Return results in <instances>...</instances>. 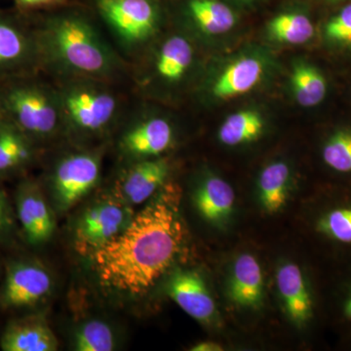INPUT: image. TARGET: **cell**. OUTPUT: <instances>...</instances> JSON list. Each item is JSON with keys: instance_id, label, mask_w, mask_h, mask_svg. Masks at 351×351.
Returning <instances> with one entry per match:
<instances>
[{"instance_id": "cell-1", "label": "cell", "mask_w": 351, "mask_h": 351, "mask_svg": "<svg viewBox=\"0 0 351 351\" xmlns=\"http://www.w3.org/2000/svg\"><path fill=\"white\" fill-rule=\"evenodd\" d=\"M173 189L161 193L114 239L90 254L105 287L130 295L145 294L181 253L186 232Z\"/></svg>"}, {"instance_id": "cell-2", "label": "cell", "mask_w": 351, "mask_h": 351, "mask_svg": "<svg viewBox=\"0 0 351 351\" xmlns=\"http://www.w3.org/2000/svg\"><path fill=\"white\" fill-rule=\"evenodd\" d=\"M36 27L43 75L84 77L115 83L130 64L87 14L69 6L29 15Z\"/></svg>"}, {"instance_id": "cell-3", "label": "cell", "mask_w": 351, "mask_h": 351, "mask_svg": "<svg viewBox=\"0 0 351 351\" xmlns=\"http://www.w3.org/2000/svg\"><path fill=\"white\" fill-rule=\"evenodd\" d=\"M43 75L17 76L0 82V106L4 119L36 144L64 131L56 87Z\"/></svg>"}, {"instance_id": "cell-4", "label": "cell", "mask_w": 351, "mask_h": 351, "mask_svg": "<svg viewBox=\"0 0 351 351\" xmlns=\"http://www.w3.org/2000/svg\"><path fill=\"white\" fill-rule=\"evenodd\" d=\"M61 107L64 132L101 135L121 117L122 97L115 83L84 77L53 78Z\"/></svg>"}, {"instance_id": "cell-5", "label": "cell", "mask_w": 351, "mask_h": 351, "mask_svg": "<svg viewBox=\"0 0 351 351\" xmlns=\"http://www.w3.org/2000/svg\"><path fill=\"white\" fill-rule=\"evenodd\" d=\"M97 11L122 56L144 49L159 31V10L154 0H96Z\"/></svg>"}, {"instance_id": "cell-6", "label": "cell", "mask_w": 351, "mask_h": 351, "mask_svg": "<svg viewBox=\"0 0 351 351\" xmlns=\"http://www.w3.org/2000/svg\"><path fill=\"white\" fill-rule=\"evenodd\" d=\"M36 73L43 66L31 16L0 8V82Z\"/></svg>"}, {"instance_id": "cell-7", "label": "cell", "mask_w": 351, "mask_h": 351, "mask_svg": "<svg viewBox=\"0 0 351 351\" xmlns=\"http://www.w3.org/2000/svg\"><path fill=\"white\" fill-rule=\"evenodd\" d=\"M195 58L191 39L182 34H171L159 43L147 64H138L134 73L138 89L145 91L154 82L177 86L191 73Z\"/></svg>"}, {"instance_id": "cell-8", "label": "cell", "mask_w": 351, "mask_h": 351, "mask_svg": "<svg viewBox=\"0 0 351 351\" xmlns=\"http://www.w3.org/2000/svg\"><path fill=\"white\" fill-rule=\"evenodd\" d=\"M101 177V157L92 152H77L62 157L51 182L61 210L73 206L96 186Z\"/></svg>"}, {"instance_id": "cell-9", "label": "cell", "mask_w": 351, "mask_h": 351, "mask_svg": "<svg viewBox=\"0 0 351 351\" xmlns=\"http://www.w3.org/2000/svg\"><path fill=\"white\" fill-rule=\"evenodd\" d=\"M133 217L130 206L121 201H104L89 208L75 230L77 248L83 253L92 252L114 239Z\"/></svg>"}, {"instance_id": "cell-10", "label": "cell", "mask_w": 351, "mask_h": 351, "mask_svg": "<svg viewBox=\"0 0 351 351\" xmlns=\"http://www.w3.org/2000/svg\"><path fill=\"white\" fill-rule=\"evenodd\" d=\"M174 143V128L165 117H137L131 120L119 141L120 151L136 161L161 157Z\"/></svg>"}, {"instance_id": "cell-11", "label": "cell", "mask_w": 351, "mask_h": 351, "mask_svg": "<svg viewBox=\"0 0 351 351\" xmlns=\"http://www.w3.org/2000/svg\"><path fill=\"white\" fill-rule=\"evenodd\" d=\"M166 293L182 311L205 325L216 320L217 306L203 277L195 270L179 269L171 274Z\"/></svg>"}, {"instance_id": "cell-12", "label": "cell", "mask_w": 351, "mask_h": 351, "mask_svg": "<svg viewBox=\"0 0 351 351\" xmlns=\"http://www.w3.org/2000/svg\"><path fill=\"white\" fill-rule=\"evenodd\" d=\"M169 174L170 164L162 157L135 161L115 184L117 199L129 206L142 204L163 188Z\"/></svg>"}, {"instance_id": "cell-13", "label": "cell", "mask_w": 351, "mask_h": 351, "mask_svg": "<svg viewBox=\"0 0 351 351\" xmlns=\"http://www.w3.org/2000/svg\"><path fill=\"white\" fill-rule=\"evenodd\" d=\"M276 285L289 319L295 326L306 327L315 316V302L301 267L283 263L277 269Z\"/></svg>"}, {"instance_id": "cell-14", "label": "cell", "mask_w": 351, "mask_h": 351, "mask_svg": "<svg viewBox=\"0 0 351 351\" xmlns=\"http://www.w3.org/2000/svg\"><path fill=\"white\" fill-rule=\"evenodd\" d=\"M16 197L18 219L27 241L41 244L50 239L55 219L38 186L31 181L23 182Z\"/></svg>"}, {"instance_id": "cell-15", "label": "cell", "mask_w": 351, "mask_h": 351, "mask_svg": "<svg viewBox=\"0 0 351 351\" xmlns=\"http://www.w3.org/2000/svg\"><path fill=\"white\" fill-rule=\"evenodd\" d=\"M51 276L36 263H17L7 272L3 301L11 306H32L49 294Z\"/></svg>"}, {"instance_id": "cell-16", "label": "cell", "mask_w": 351, "mask_h": 351, "mask_svg": "<svg viewBox=\"0 0 351 351\" xmlns=\"http://www.w3.org/2000/svg\"><path fill=\"white\" fill-rule=\"evenodd\" d=\"M265 283L262 267L251 254H241L233 263L228 280V297L233 304L246 308L262 306Z\"/></svg>"}, {"instance_id": "cell-17", "label": "cell", "mask_w": 351, "mask_h": 351, "mask_svg": "<svg viewBox=\"0 0 351 351\" xmlns=\"http://www.w3.org/2000/svg\"><path fill=\"white\" fill-rule=\"evenodd\" d=\"M0 346L4 351H55L59 345L43 318L27 317L8 325Z\"/></svg>"}, {"instance_id": "cell-18", "label": "cell", "mask_w": 351, "mask_h": 351, "mask_svg": "<svg viewBox=\"0 0 351 351\" xmlns=\"http://www.w3.org/2000/svg\"><path fill=\"white\" fill-rule=\"evenodd\" d=\"M195 203L198 213L208 223L221 226L232 216L235 193L228 182L217 176H209L198 184Z\"/></svg>"}, {"instance_id": "cell-19", "label": "cell", "mask_w": 351, "mask_h": 351, "mask_svg": "<svg viewBox=\"0 0 351 351\" xmlns=\"http://www.w3.org/2000/svg\"><path fill=\"white\" fill-rule=\"evenodd\" d=\"M263 73V63L257 58H241L215 80L212 95L217 99H230L248 93L260 82Z\"/></svg>"}, {"instance_id": "cell-20", "label": "cell", "mask_w": 351, "mask_h": 351, "mask_svg": "<svg viewBox=\"0 0 351 351\" xmlns=\"http://www.w3.org/2000/svg\"><path fill=\"white\" fill-rule=\"evenodd\" d=\"M314 230L335 248L351 252V196L334 201L316 217Z\"/></svg>"}, {"instance_id": "cell-21", "label": "cell", "mask_w": 351, "mask_h": 351, "mask_svg": "<svg viewBox=\"0 0 351 351\" xmlns=\"http://www.w3.org/2000/svg\"><path fill=\"white\" fill-rule=\"evenodd\" d=\"M36 143L4 119L0 124V175L24 169L36 157Z\"/></svg>"}, {"instance_id": "cell-22", "label": "cell", "mask_w": 351, "mask_h": 351, "mask_svg": "<svg viewBox=\"0 0 351 351\" xmlns=\"http://www.w3.org/2000/svg\"><path fill=\"white\" fill-rule=\"evenodd\" d=\"M186 14L195 29L208 36L225 34L235 25L232 9L218 0H189Z\"/></svg>"}, {"instance_id": "cell-23", "label": "cell", "mask_w": 351, "mask_h": 351, "mask_svg": "<svg viewBox=\"0 0 351 351\" xmlns=\"http://www.w3.org/2000/svg\"><path fill=\"white\" fill-rule=\"evenodd\" d=\"M290 168L282 161L267 165L258 178V198L265 211L277 213L286 204L290 184Z\"/></svg>"}, {"instance_id": "cell-24", "label": "cell", "mask_w": 351, "mask_h": 351, "mask_svg": "<svg viewBox=\"0 0 351 351\" xmlns=\"http://www.w3.org/2000/svg\"><path fill=\"white\" fill-rule=\"evenodd\" d=\"M265 122L262 115L254 110H241L230 115L221 124L219 138L223 145L247 144L258 140L262 135Z\"/></svg>"}, {"instance_id": "cell-25", "label": "cell", "mask_w": 351, "mask_h": 351, "mask_svg": "<svg viewBox=\"0 0 351 351\" xmlns=\"http://www.w3.org/2000/svg\"><path fill=\"white\" fill-rule=\"evenodd\" d=\"M295 100L304 108L315 107L325 98L326 80L317 69L306 64L295 66L291 76Z\"/></svg>"}, {"instance_id": "cell-26", "label": "cell", "mask_w": 351, "mask_h": 351, "mask_svg": "<svg viewBox=\"0 0 351 351\" xmlns=\"http://www.w3.org/2000/svg\"><path fill=\"white\" fill-rule=\"evenodd\" d=\"M269 32L278 43L298 45L313 38L314 27L311 21L302 14L285 13L270 21Z\"/></svg>"}, {"instance_id": "cell-27", "label": "cell", "mask_w": 351, "mask_h": 351, "mask_svg": "<svg viewBox=\"0 0 351 351\" xmlns=\"http://www.w3.org/2000/svg\"><path fill=\"white\" fill-rule=\"evenodd\" d=\"M321 158L328 169L341 176H351V129L335 131L321 147Z\"/></svg>"}, {"instance_id": "cell-28", "label": "cell", "mask_w": 351, "mask_h": 351, "mask_svg": "<svg viewBox=\"0 0 351 351\" xmlns=\"http://www.w3.org/2000/svg\"><path fill=\"white\" fill-rule=\"evenodd\" d=\"M75 348L78 351H110L114 348V337L107 323L90 320L78 328Z\"/></svg>"}, {"instance_id": "cell-29", "label": "cell", "mask_w": 351, "mask_h": 351, "mask_svg": "<svg viewBox=\"0 0 351 351\" xmlns=\"http://www.w3.org/2000/svg\"><path fill=\"white\" fill-rule=\"evenodd\" d=\"M325 34L332 43L351 44V4L343 7L327 23Z\"/></svg>"}, {"instance_id": "cell-30", "label": "cell", "mask_w": 351, "mask_h": 351, "mask_svg": "<svg viewBox=\"0 0 351 351\" xmlns=\"http://www.w3.org/2000/svg\"><path fill=\"white\" fill-rule=\"evenodd\" d=\"M15 9L25 15L57 10L69 6V0H14Z\"/></svg>"}, {"instance_id": "cell-31", "label": "cell", "mask_w": 351, "mask_h": 351, "mask_svg": "<svg viewBox=\"0 0 351 351\" xmlns=\"http://www.w3.org/2000/svg\"><path fill=\"white\" fill-rule=\"evenodd\" d=\"M338 314L341 323L351 327V274L341 287L338 302Z\"/></svg>"}, {"instance_id": "cell-32", "label": "cell", "mask_w": 351, "mask_h": 351, "mask_svg": "<svg viewBox=\"0 0 351 351\" xmlns=\"http://www.w3.org/2000/svg\"><path fill=\"white\" fill-rule=\"evenodd\" d=\"M12 221H11L10 212L3 193L0 191V237L5 235L10 230Z\"/></svg>"}, {"instance_id": "cell-33", "label": "cell", "mask_w": 351, "mask_h": 351, "mask_svg": "<svg viewBox=\"0 0 351 351\" xmlns=\"http://www.w3.org/2000/svg\"><path fill=\"white\" fill-rule=\"evenodd\" d=\"M223 348L218 343H212V341H202L193 346L191 350L193 351H221Z\"/></svg>"}, {"instance_id": "cell-34", "label": "cell", "mask_w": 351, "mask_h": 351, "mask_svg": "<svg viewBox=\"0 0 351 351\" xmlns=\"http://www.w3.org/2000/svg\"><path fill=\"white\" fill-rule=\"evenodd\" d=\"M4 119H4L3 112H2L1 110V106H0V124L2 123V121H3Z\"/></svg>"}]
</instances>
